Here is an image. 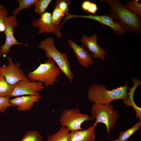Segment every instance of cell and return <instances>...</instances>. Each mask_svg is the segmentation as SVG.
Instances as JSON below:
<instances>
[{
    "label": "cell",
    "mask_w": 141,
    "mask_h": 141,
    "mask_svg": "<svg viewBox=\"0 0 141 141\" xmlns=\"http://www.w3.org/2000/svg\"><path fill=\"white\" fill-rule=\"evenodd\" d=\"M109 7L110 13L121 25L126 31L141 32V18L133 13L118 0H100Z\"/></svg>",
    "instance_id": "cell-1"
},
{
    "label": "cell",
    "mask_w": 141,
    "mask_h": 141,
    "mask_svg": "<svg viewBox=\"0 0 141 141\" xmlns=\"http://www.w3.org/2000/svg\"><path fill=\"white\" fill-rule=\"evenodd\" d=\"M126 81L124 86L111 90H108L105 86L101 84H93L89 88L87 98L93 103L107 104L116 100H126L127 99V91L128 86Z\"/></svg>",
    "instance_id": "cell-2"
},
{
    "label": "cell",
    "mask_w": 141,
    "mask_h": 141,
    "mask_svg": "<svg viewBox=\"0 0 141 141\" xmlns=\"http://www.w3.org/2000/svg\"><path fill=\"white\" fill-rule=\"evenodd\" d=\"M54 42V39L53 38L48 37L41 41L38 47L45 51L46 56L48 59H52L60 70L72 83L74 75L67 56L65 53L61 52L57 50Z\"/></svg>",
    "instance_id": "cell-3"
},
{
    "label": "cell",
    "mask_w": 141,
    "mask_h": 141,
    "mask_svg": "<svg viewBox=\"0 0 141 141\" xmlns=\"http://www.w3.org/2000/svg\"><path fill=\"white\" fill-rule=\"evenodd\" d=\"M60 71L55 62L52 59H48L33 71L29 72L26 76L30 81H36L47 87L58 82L57 78Z\"/></svg>",
    "instance_id": "cell-4"
},
{
    "label": "cell",
    "mask_w": 141,
    "mask_h": 141,
    "mask_svg": "<svg viewBox=\"0 0 141 141\" xmlns=\"http://www.w3.org/2000/svg\"><path fill=\"white\" fill-rule=\"evenodd\" d=\"M91 120L95 119L94 123L97 125L100 123L105 125L107 134L113 129L117 120L119 117L117 110L110 103L107 104L93 103L91 107Z\"/></svg>",
    "instance_id": "cell-5"
},
{
    "label": "cell",
    "mask_w": 141,
    "mask_h": 141,
    "mask_svg": "<svg viewBox=\"0 0 141 141\" xmlns=\"http://www.w3.org/2000/svg\"><path fill=\"white\" fill-rule=\"evenodd\" d=\"M88 115L80 113L77 108L69 109L61 113L60 122L62 126L66 127L69 131L81 130L82 124L85 121L91 120Z\"/></svg>",
    "instance_id": "cell-6"
},
{
    "label": "cell",
    "mask_w": 141,
    "mask_h": 141,
    "mask_svg": "<svg viewBox=\"0 0 141 141\" xmlns=\"http://www.w3.org/2000/svg\"><path fill=\"white\" fill-rule=\"evenodd\" d=\"M17 17L10 15L5 20V30L4 33L6 36L5 43L0 45V55L6 56L10 51L11 47L16 45L28 46L27 44L19 42L14 37V32L15 27L18 25Z\"/></svg>",
    "instance_id": "cell-7"
},
{
    "label": "cell",
    "mask_w": 141,
    "mask_h": 141,
    "mask_svg": "<svg viewBox=\"0 0 141 141\" xmlns=\"http://www.w3.org/2000/svg\"><path fill=\"white\" fill-rule=\"evenodd\" d=\"M81 17L92 19L110 27L114 32L121 36L126 32L125 29L110 13L104 15H75L69 13L66 14L67 20L74 17Z\"/></svg>",
    "instance_id": "cell-8"
},
{
    "label": "cell",
    "mask_w": 141,
    "mask_h": 141,
    "mask_svg": "<svg viewBox=\"0 0 141 141\" xmlns=\"http://www.w3.org/2000/svg\"><path fill=\"white\" fill-rule=\"evenodd\" d=\"M8 65L0 66V75L3 76L7 82L13 86L22 80L30 81L20 68V64L14 63L11 57L8 56Z\"/></svg>",
    "instance_id": "cell-9"
},
{
    "label": "cell",
    "mask_w": 141,
    "mask_h": 141,
    "mask_svg": "<svg viewBox=\"0 0 141 141\" xmlns=\"http://www.w3.org/2000/svg\"><path fill=\"white\" fill-rule=\"evenodd\" d=\"M13 89L9 97L25 95H37L39 92L44 88L42 83L30 81L20 80L13 85Z\"/></svg>",
    "instance_id": "cell-10"
},
{
    "label": "cell",
    "mask_w": 141,
    "mask_h": 141,
    "mask_svg": "<svg viewBox=\"0 0 141 141\" xmlns=\"http://www.w3.org/2000/svg\"><path fill=\"white\" fill-rule=\"evenodd\" d=\"M51 17V13L45 12L39 18L34 19L31 24L38 28L39 34L45 32L53 33L58 38H60L62 36V33L58 26L56 27L53 25Z\"/></svg>",
    "instance_id": "cell-11"
},
{
    "label": "cell",
    "mask_w": 141,
    "mask_h": 141,
    "mask_svg": "<svg viewBox=\"0 0 141 141\" xmlns=\"http://www.w3.org/2000/svg\"><path fill=\"white\" fill-rule=\"evenodd\" d=\"M80 40L81 45L92 54L91 56L92 58H101L102 61H104V56L107 52L102 47L98 44L96 34L89 36L84 35Z\"/></svg>",
    "instance_id": "cell-12"
},
{
    "label": "cell",
    "mask_w": 141,
    "mask_h": 141,
    "mask_svg": "<svg viewBox=\"0 0 141 141\" xmlns=\"http://www.w3.org/2000/svg\"><path fill=\"white\" fill-rule=\"evenodd\" d=\"M78 61L79 64L87 68L94 62L87 49L83 45H79L71 40L68 41Z\"/></svg>",
    "instance_id": "cell-13"
},
{
    "label": "cell",
    "mask_w": 141,
    "mask_h": 141,
    "mask_svg": "<svg viewBox=\"0 0 141 141\" xmlns=\"http://www.w3.org/2000/svg\"><path fill=\"white\" fill-rule=\"evenodd\" d=\"M41 98L40 95L23 96L10 99V103L17 107L18 111H24L31 110L34 103L38 102Z\"/></svg>",
    "instance_id": "cell-14"
},
{
    "label": "cell",
    "mask_w": 141,
    "mask_h": 141,
    "mask_svg": "<svg viewBox=\"0 0 141 141\" xmlns=\"http://www.w3.org/2000/svg\"><path fill=\"white\" fill-rule=\"evenodd\" d=\"M96 125L94 123L87 129L71 131L68 141H93L95 138V130Z\"/></svg>",
    "instance_id": "cell-15"
},
{
    "label": "cell",
    "mask_w": 141,
    "mask_h": 141,
    "mask_svg": "<svg viewBox=\"0 0 141 141\" xmlns=\"http://www.w3.org/2000/svg\"><path fill=\"white\" fill-rule=\"evenodd\" d=\"M131 81L133 84L131 88L129 87V92H127V99L126 100H123V102L128 106L132 107L134 109L136 113V117L138 118L139 122H141V108L138 107L135 103L134 100V94L135 90L141 84V81L139 79H136L134 78L131 79Z\"/></svg>",
    "instance_id": "cell-16"
},
{
    "label": "cell",
    "mask_w": 141,
    "mask_h": 141,
    "mask_svg": "<svg viewBox=\"0 0 141 141\" xmlns=\"http://www.w3.org/2000/svg\"><path fill=\"white\" fill-rule=\"evenodd\" d=\"M69 131L66 127L62 126L56 133L49 136L47 141H68Z\"/></svg>",
    "instance_id": "cell-17"
},
{
    "label": "cell",
    "mask_w": 141,
    "mask_h": 141,
    "mask_svg": "<svg viewBox=\"0 0 141 141\" xmlns=\"http://www.w3.org/2000/svg\"><path fill=\"white\" fill-rule=\"evenodd\" d=\"M37 0H17L19 6L13 10V16L17 17L19 12L24 9L28 10L30 7L34 5Z\"/></svg>",
    "instance_id": "cell-18"
},
{
    "label": "cell",
    "mask_w": 141,
    "mask_h": 141,
    "mask_svg": "<svg viewBox=\"0 0 141 141\" xmlns=\"http://www.w3.org/2000/svg\"><path fill=\"white\" fill-rule=\"evenodd\" d=\"M141 127V122H139L127 130L120 132L118 138L120 141H127Z\"/></svg>",
    "instance_id": "cell-19"
},
{
    "label": "cell",
    "mask_w": 141,
    "mask_h": 141,
    "mask_svg": "<svg viewBox=\"0 0 141 141\" xmlns=\"http://www.w3.org/2000/svg\"><path fill=\"white\" fill-rule=\"evenodd\" d=\"M13 88V86L7 82L3 75H0V96L9 97Z\"/></svg>",
    "instance_id": "cell-20"
},
{
    "label": "cell",
    "mask_w": 141,
    "mask_h": 141,
    "mask_svg": "<svg viewBox=\"0 0 141 141\" xmlns=\"http://www.w3.org/2000/svg\"><path fill=\"white\" fill-rule=\"evenodd\" d=\"M125 6L131 11L141 18V4L138 0L127 1Z\"/></svg>",
    "instance_id": "cell-21"
},
{
    "label": "cell",
    "mask_w": 141,
    "mask_h": 141,
    "mask_svg": "<svg viewBox=\"0 0 141 141\" xmlns=\"http://www.w3.org/2000/svg\"><path fill=\"white\" fill-rule=\"evenodd\" d=\"M43 138L40 133L36 131L27 132L23 136L20 141H43Z\"/></svg>",
    "instance_id": "cell-22"
},
{
    "label": "cell",
    "mask_w": 141,
    "mask_h": 141,
    "mask_svg": "<svg viewBox=\"0 0 141 141\" xmlns=\"http://www.w3.org/2000/svg\"><path fill=\"white\" fill-rule=\"evenodd\" d=\"M51 0H37L35 4L34 11L40 16L45 12Z\"/></svg>",
    "instance_id": "cell-23"
},
{
    "label": "cell",
    "mask_w": 141,
    "mask_h": 141,
    "mask_svg": "<svg viewBox=\"0 0 141 141\" xmlns=\"http://www.w3.org/2000/svg\"><path fill=\"white\" fill-rule=\"evenodd\" d=\"M65 14L58 8L54 7L51 14V22L53 25L57 27L63 17Z\"/></svg>",
    "instance_id": "cell-24"
},
{
    "label": "cell",
    "mask_w": 141,
    "mask_h": 141,
    "mask_svg": "<svg viewBox=\"0 0 141 141\" xmlns=\"http://www.w3.org/2000/svg\"><path fill=\"white\" fill-rule=\"evenodd\" d=\"M72 2L68 0H56L55 7L60 10L65 14L68 13L69 8Z\"/></svg>",
    "instance_id": "cell-25"
},
{
    "label": "cell",
    "mask_w": 141,
    "mask_h": 141,
    "mask_svg": "<svg viewBox=\"0 0 141 141\" xmlns=\"http://www.w3.org/2000/svg\"><path fill=\"white\" fill-rule=\"evenodd\" d=\"M10 97L0 96V112L3 113L10 106H14L10 103Z\"/></svg>",
    "instance_id": "cell-26"
},
{
    "label": "cell",
    "mask_w": 141,
    "mask_h": 141,
    "mask_svg": "<svg viewBox=\"0 0 141 141\" xmlns=\"http://www.w3.org/2000/svg\"><path fill=\"white\" fill-rule=\"evenodd\" d=\"M8 16V11L7 9L0 10V32H4L5 20Z\"/></svg>",
    "instance_id": "cell-27"
},
{
    "label": "cell",
    "mask_w": 141,
    "mask_h": 141,
    "mask_svg": "<svg viewBox=\"0 0 141 141\" xmlns=\"http://www.w3.org/2000/svg\"><path fill=\"white\" fill-rule=\"evenodd\" d=\"M92 2L89 0H85L83 1L81 4V7L84 10L88 12L89 9Z\"/></svg>",
    "instance_id": "cell-28"
},
{
    "label": "cell",
    "mask_w": 141,
    "mask_h": 141,
    "mask_svg": "<svg viewBox=\"0 0 141 141\" xmlns=\"http://www.w3.org/2000/svg\"><path fill=\"white\" fill-rule=\"evenodd\" d=\"M5 8L4 5L0 4V10H3Z\"/></svg>",
    "instance_id": "cell-29"
},
{
    "label": "cell",
    "mask_w": 141,
    "mask_h": 141,
    "mask_svg": "<svg viewBox=\"0 0 141 141\" xmlns=\"http://www.w3.org/2000/svg\"><path fill=\"white\" fill-rule=\"evenodd\" d=\"M111 141H120L118 139L114 140H112Z\"/></svg>",
    "instance_id": "cell-30"
}]
</instances>
